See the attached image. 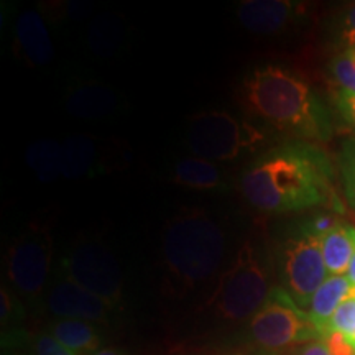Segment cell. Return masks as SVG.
<instances>
[{
  "mask_svg": "<svg viewBox=\"0 0 355 355\" xmlns=\"http://www.w3.org/2000/svg\"><path fill=\"white\" fill-rule=\"evenodd\" d=\"M336 102L340 115L344 117V121L347 122L350 128L355 132V92L339 91L336 96Z\"/></svg>",
  "mask_w": 355,
  "mask_h": 355,
  "instance_id": "d4e9b609",
  "label": "cell"
},
{
  "mask_svg": "<svg viewBox=\"0 0 355 355\" xmlns=\"http://www.w3.org/2000/svg\"><path fill=\"white\" fill-rule=\"evenodd\" d=\"M69 112L81 119H104L117 107V97L112 89L101 84H81L71 89L66 97Z\"/></svg>",
  "mask_w": 355,
  "mask_h": 355,
  "instance_id": "2e32d148",
  "label": "cell"
},
{
  "mask_svg": "<svg viewBox=\"0 0 355 355\" xmlns=\"http://www.w3.org/2000/svg\"><path fill=\"white\" fill-rule=\"evenodd\" d=\"M344 181V191H345V196H347L350 206L355 209V178L352 176H343Z\"/></svg>",
  "mask_w": 355,
  "mask_h": 355,
  "instance_id": "f1b7e54d",
  "label": "cell"
},
{
  "mask_svg": "<svg viewBox=\"0 0 355 355\" xmlns=\"http://www.w3.org/2000/svg\"><path fill=\"white\" fill-rule=\"evenodd\" d=\"M2 347L3 350H19L28 344L30 336L25 331V313L20 300L10 288L2 285Z\"/></svg>",
  "mask_w": 355,
  "mask_h": 355,
  "instance_id": "d6986e66",
  "label": "cell"
},
{
  "mask_svg": "<svg viewBox=\"0 0 355 355\" xmlns=\"http://www.w3.org/2000/svg\"><path fill=\"white\" fill-rule=\"evenodd\" d=\"M7 355H24V354H19L17 350H7Z\"/></svg>",
  "mask_w": 355,
  "mask_h": 355,
  "instance_id": "836d02e7",
  "label": "cell"
},
{
  "mask_svg": "<svg viewBox=\"0 0 355 355\" xmlns=\"http://www.w3.org/2000/svg\"><path fill=\"white\" fill-rule=\"evenodd\" d=\"M340 37L347 44V50L355 46V3L345 10L343 19H340Z\"/></svg>",
  "mask_w": 355,
  "mask_h": 355,
  "instance_id": "484cf974",
  "label": "cell"
},
{
  "mask_svg": "<svg viewBox=\"0 0 355 355\" xmlns=\"http://www.w3.org/2000/svg\"><path fill=\"white\" fill-rule=\"evenodd\" d=\"M17 43L24 56L35 66L51 63L55 56L46 25L35 10H26L17 21Z\"/></svg>",
  "mask_w": 355,
  "mask_h": 355,
  "instance_id": "5bb4252c",
  "label": "cell"
},
{
  "mask_svg": "<svg viewBox=\"0 0 355 355\" xmlns=\"http://www.w3.org/2000/svg\"><path fill=\"white\" fill-rule=\"evenodd\" d=\"M339 332L355 347V295L344 301L329 322V331Z\"/></svg>",
  "mask_w": 355,
  "mask_h": 355,
  "instance_id": "44dd1931",
  "label": "cell"
},
{
  "mask_svg": "<svg viewBox=\"0 0 355 355\" xmlns=\"http://www.w3.org/2000/svg\"><path fill=\"white\" fill-rule=\"evenodd\" d=\"M279 278L283 290L300 308H308L318 288L327 279L326 263L321 250V239L301 230L282 248L279 254Z\"/></svg>",
  "mask_w": 355,
  "mask_h": 355,
  "instance_id": "9c48e42d",
  "label": "cell"
},
{
  "mask_svg": "<svg viewBox=\"0 0 355 355\" xmlns=\"http://www.w3.org/2000/svg\"><path fill=\"white\" fill-rule=\"evenodd\" d=\"M53 261V239L48 229L32 225L12 243L7 257V278L30 303L38 304L44 295Z\"/></svg>",
  "mask_w": 355,
  "mask_h": 355,
  "instance_id": "ba28073f",
  "label": "cell"
},
{
  "mask_svg": "<svg viewBox=\"0 0 355 355\" xmlns=\"http://www.w3.org/2000/svg\"><path fill=\"white\" fill-rule=\"evenodd\" d=\"M252 340L260 350H278L322 339L308 311L300 308L283 288H273L270 298L248 322Z\"/></svg>",
  "mask_w": 355,
  "mask_h": 355,
  "instance_id": "8992f818",
  "label": "cell"
},
{
  "mask_svg": "<svg viewBox=\"0 0 355 355\" xmlns=\"http://www.w3.org/2000/svg\"><path fill=\"white\" fill-rule=\"evenodd\" d=\"M171 178L175 183L189 189L217 191V193L229 189L227 180L224 173L216 166V163L198 157L180 159L173 168Z\"/></svg>",
  "mask_w": 355,
  "mask_h": 355,
  "instance_id": "9a60e30c",
  "label": "cell"
},
{
  "mask_svg": "<svg viewBox=\"0 0 355 355\" xmlns=\"http://www.w3.org/2000/svg\"><path fill=\"white\" fill-rule=\"evenodd\" d=\"M331 74L334 78V81L339 84L340 91L345 92H355V68L350 63L349 56L344 53H340L339 56H336L331 63Z\"/></svg>",
  "mask_w": 355,
  "mask_h": 355,
  "instance_id": "7402d4cb",
  "label": "cell"
},
{
  "mask_svg": "<svg viewBox=\"0 0 355 355\" xmlns=\"http://www.w3.org/2000/svg\"><path fill=\"white\" fill-rule=\"evenodd\" d=\"M345 55L349 56L350 63H352L354 68H355V46L354 48H349V50H345Z\"/></svg>",
  "mask_w": 355,
  "mask_h": 355,
  "instance_id": "d6a6232c",
  "label": "cell"
},
{
  "mask_svg": "<svg viewBox=\"0 0 355 355\" xmlns=\"http://www.w3.org/2000/svg\"><path fill=\"white\" fill-rule=\"evenodd\" d=\"M26 163L40 181L61 180V141L55 139H42L33 141L26 150Z\"/></svg>",
  "mask_w": 355,
  "mask_h": 355,
  "instance_id": "ffe728a7",
  "label": "cell"
},
{
  "mask_svg": "<svg viewBox=\"0 0 355 355\" xmlns=\"http://www.w3.org/2000/svg\"><path fill=\"white\" fill-rule=\"evenodd\" d=\"M340 222L343 220H340L339 217H336L332 214H319L316 217H313V219H311L308 224L304 225L303 232L321 239L324 234L329 232L331 229H334L337 224H340Z\"/></svg>",
  "mask_w": 355,
  "mask_h": 355,
  "instance_id": "cb8c5ba5",
  "label": "cell"
},
{
  "mask_svg": "<svg viewBox=\"0 0 355 355\" xmlns=\"http://www.w3.org/2000/svg\"><path fill=\"white\" fill-rule=\"evenodd\" d=\"M272 290L268 266L259 247L247 241L220 275L209 304L224 321L242 322L259 313Z\"/></svg>",
  "mask_w": 355,
  "mask_h": 355,
  "instance_id": "277c9868",
  "label": "cell"
},
{
  "mask_svg": "<svg viewBox=\"0 0 355 355\" xmlns=\"http://www.w3.org/2000/svg\"><path fill=\"white\" fill-rule=\"evenodd\" d=\"M296 7L290 0H243L237 7V17L248 32L277 35L295 20Z\"/></svg>",
  "mask_w": 355,
  "mask_h": 355,
  "instance_id": "8fae6325",
  "label": "cell"
},
{
  "mask_svg": "<svg viewBox=\"0 0 355 355\" xmlns=\"http://www.w3.org/2000/svg\"><path fill=\"white\" fill-rule=\"evenodd\" d=\"M354 295L355 288L350 285L345 275H329L326 282L318 288V291L311 298L308 313L322 337L329 331V322L339 306L352 298Z\"/></svg>",
  "mask_w": 355,
  "mask_h": 355,
  "instance_id": "4fadbf2b",
  "label": "cell"
},
{
  "mask_svg": "<svg viewBox=\"0 0 355 355\" xmlns=\"http://www.w3.org/2000/svg\"><path fill=\"white\" fill-rule=\"evenodd\" d=\"M28 344L33 355H79L73 352V350H69L60 340H56L50 332L30 336Z\"/></svg>",
  "mask_w": 355,
  "mask_h": 355,
  "instance_id": "603a6c76",
  "label": "cell"
},
{
  "mask_svg": "<svg viewBox=\"0 0 355 355\" xmlns=\"http://www.w3.org/2000/svg\"><path fill=\"white\" fill-rule=\"evenodd\" d=\"M92 355H123V354L121 352V350L109 347V349H101V350H97V352H94Z\"/></svg>",
  "mask_w": 355,
  "mask_h": 355,
  "instance_id": "4dcf8cb0",
  "label": "cell"
},
{
  "mask_svg": "<svg viewBox=\"0 0 355 355\" xmlns=\"http://www.w3.org/2000/svg\"><path fill=\"white\" fill-rule=\"evenodd\" d=\"M46 308L58 319H78L86 322H109L114 309L64 277L58 278L48 290Z\"/></svg>",
  "mask_w": 355,
  "mask_h": 355,
  "instance_id": "30bf717a",
  "label": "cell"
},
{
  "mask_svg": "<svg viewBox=\"0 0 355 355\" xmlns=\"http://www.w3.org/2000/svg\"><path fill=\"white\" fill-rule=\"evenodd\" d=\"M242 99L252 114L288 137L300 141L331 139V114L321 97L282 66L252 69L242 83Z\"/></svg>",
  "mask_w": 355,
  "mask_h": 355,
  "instance_id": "7a4b0ae2",
  "label": "cell"
},
{
  "mask_svg": "<svg viewBox=\"0 0 355 355\" xmlns=\"http://www.w3.org/2000/svg\"><path fill=\"white\" fill-rule=\"evenodd\" d=\"M324 263L329 275L347 273L355 254V227L340 222L321 237Z\"/></svg>",
  "mask_w": 355,
  "mask_h": 355,
  "instance_id": "e0dca14e",
  "label": "cell"
},
{
  "mask_svg": "<svg viewBox=\"0 0 355 355\" xmlns=\"http://www.w3.org/2000/svg\"><path fill=\"white\" fill-rule=\"evenodd\" d=\"M339 163L343 176L355 178V139H350L343 145Z\"/></svg>",
  "mask_w": 355,
  "mask_h": 355,
  "instance_id": "4316f807",
  "label": "cell"
},
{
  "mask_svg": "<svg viewBox=\"0 0 355 355\" xmlns=\"http://www.w3.org/2000/svg\"><path fill=\"white\" fill-rule=\"evenodd\" d=\"M295 355H331L327 345L324 344L322 339L313 340V343L300 345L298 349H295Z\"/></svg>",
  "mask_w": 355,
  "mask_h": 355,
  "instance_id": "83f0119b",
  "label": "cell"
},
{
  "mask_svg": "<svg viewBox=\"0 0 355 355\" xmlns=\"http://www.w3.org/2000/svg\"><path fill=\"white\" fill-rule=\"evenodd\" d=\"M60 277L74 282L110 308L123 303V277L112 252L99 242L74 243L60 261Z\"/></svg>",
  "mask_w": 355,
  "mask_h": 355,
  "instance_id": "52a82bcc",
  "label": "cell"
},
{
  "mask_svg": "<svg viewBox=\"0 0 355 355\" xmlns=\"http://www.w3.org/2000/svg\"><path fill=\"white\" fill-rule=\"evenodd\" d=\"M345 277H347V279L350 282V285L355 288V254L352 257V261H350L349 270H347V273H345Z\"/></svg>",
  "mask_w": 355,
  "mask_h": 355,
  "instance_id": "f546056e",
  "label": "cell"
},
{
  "mask_svg": "<svg viewBox=\"0 0 355 355\" xmlns=\"http://www.w3.org/2000/svg\"><path fill=\"white\" fill-rule=\"evenodd\" d=\"M50 334L76 354H94L102 343L99 332L91 322L78 319H55L48 326Z\"/></svg>",
  "mask_w": 355,
  "mask_h": 355,
  "instance_id": "ac0fdd59",
  "label": "cell"
},
{
  "mask_svg": "<svg viewBox=\"0 0 355 355\" xmlns=\"http://www.w3.org/2000/svg\"><path fill=\"white\" fill-rule=\"evenodd\" d=\"M327 155L309 141H288L265 152L242 173L241 189L255 209L286 214L339 204Z\"/></svg>",
  "mask_w": 355,
  "mask_h": 355,
  "instance_id": "6da1fadb",
  "label": "cell"
},
{
  "mask_svg": "<svg viewBox=\"0 0 355 355\" xmlns=\"http://www.w3.org/2000/svg\"><path fill=\"white\" fill-rule=\"evenodd\" d=\"M99 146L87 135H71L61 141V180H81L99 173Z\"/></svg>",
  "mask_w": 355,
  "mask_h": 355,
  "instance_id": "7c38bea8",
  "label": "cell"
},
{
  "mask_svg": "<svg viewBox=\"0 0 355 355\" xmlns=\"http://www.w3.org/2000/svg\"><path fill=\"white\" fill-rule=\"evenodd\" d=\"M232 355H278L273 352H266V350H252V352H239V354H232Z\"/></svg>",
  "mask_w": 355,
  "mask_h": 355,
  "instance_id": "1f68e13d",
  "label": "cell"
},
{
  "mask_svg": "<svg viewBox=\"0 0 355 355\" xmlns=\"http://www.w3.org/2000/svg\"><path fill=\"white\" fill-rule=\"evenodd\" d=\"M268 132L242 117L222 110L191 115L186 145L194 157L207 162H234L257 155L268 144Z\"/></svg>",
  "mask_w": 355,
  "mask_h": 355,
  "instance_id": "5b68a950",
  "label": "cell"
},
{
  "mask_svg": "<svg viewBox=\"0 0 355 355\" xmlns=\"http://www.w3.org/2000/svg\"><path fill=\"white\" fill-rule=\"evenodd\" d=\"M225 234L209 212L183 207L168 220L162 255L165 272L180 290H194L217 275L225 259Z\"/></svg>",
  "mask_w": 355,
  "mask_h": 355,
  "instance_id": "3957f363",
  "label": "cell"
}]
</instances>
